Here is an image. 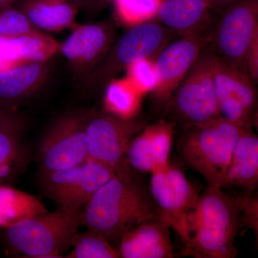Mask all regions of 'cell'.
Wrapping results in <instances>:
<instances>
[{
    "instance_id": "cell-1",
    "label": "cell",
    "mask_w": 258,
    "mask_h": 258,
    "mask_svg": "<svg viewBox=\"0 0 258 258\" xmlns=\"http://www.w3.org/2000/svg\"><path fill=\"white\" fill-rule=\"evenodd\" d=\"M161 216L149 186L130 171L116 174L83 208L82 225L119 243L125 234L146 220Z\"/></svg>"
},
{
    "instance_id": "cell-2",
    "label": "cell",
    "mask_w": 258,
    "mask_h": 258,
    "mask_svg": "<svg viewBox=\"0 0 258 258\" xmlns=\"http://www.w3.org/2000/svg\"><path fill=\"white\" fill-rule=\"evenodd\" d=\"M188 240L184 254L199 258H233L235 240L242 227L235 197L220 187L208 186L186 217Z\"/></svg>"
},
{
    "instance_id": "cell-3",
    "label": "cell",
    "mask_w": 258,
    "mask_h": 258,
    "mask_svg": "<svg viewBox=\"0 0 258 258\" xmlns=\"http://www.w3.org/2000/svg\"><path fill=\"white\" fill-rule=\"evenodd\" d=\"M83 208H59L3 229L10 252L35 258L59 257L71 247L82 225Z\"/></svg>"
},
{
    "instance_id": "cell-4",
    "label": "cell",
    "mask_w": 258,
    "mask_h": 258,
    "mask_svg": "<svg viewBox=\"0 0 258 258\" xmlns=\"http://www.w3.org/2000/svg\"><path fill=\"white\" fill-rule=\"evenodd\" d=\"M244 128L222 118L189 127L177 144L181 160L208 186L222 188L232 151Z\"/></svg>"
},
{
    "instance_id": "cell-5",
    "label": "cell",
    "mask_w": 258,
    "mask_h": 258,
    "mask_svg": "<svg viewBox=\"0 0 258 258\" xmlns=\"http://www.w3.org/2000/svg\"><path fill=\"white\" fill-rule=\"evenodd\" d=\"M176 35L154 21L139 24L114 41L93 71L85 77V88L93 91L106 86L127 66L139 59L154 58Z\"/></svg>"
},
{
    "instance_id": "cell-6",
    "label": "cell",
    "mask_w": 258,
    "mask_h": 258,
    "mask_svg": "<svg viewBox=\"0 0 258 258\" xmlns=\"http://www.w3.org/2000/svg\"><path fill=\"white\" fill-rule=\"evenodd\" d=\"M212 52L206 47L174 91L165 112L184 128L220 118L212 71Z\"/></svg>"
},
{
    "instance_id": "cell-7",
    "label": "cell",
    "mask_w": 258,
    "mask_h": 258,
    "mask_svg": "<svg viewBox=\"0 0 258 258\" xmlns=\"http://www.w3.org/2000/svg\"><path fill=\"white\" fill-rule=\"evenodd\" d=\"M257 34L258 0H235L212 26L209 46L217 57L246 74V55Z\"/></svg>"
},
{
    "instance_id": "cell-8",
    "label": "cell",
    "mask_w": 258,
    "mask_h": 258,
    "mask_svg": "<svg viewBox=\"0 0 258 258\" xmlns=\"http://www.w3.org/2000/svg\"><path fill=\"white\" fill-rule=\"evenodd\" d=\"M145 125L137 118L123 120L106 111L89 112L86 126L88 159L109 166L117 174L126 172L129 145Z\"/></svg>"
},
{
    "instance_id": "cell-9",
    "label": "cell",
    "mask_w": 258,
    "mask_h": 258,
    "mask_svg": "<svg viewBox=\"0 0 258 258\" xmlns=\"http://www.w3.org/2000/svg\"><path fill=\"white\" fill-rule=\"evenodd\" d=\"M116 174L109 166L87 159L67 169L41 171L39 181L44 195L59 208H83L94 194Z\"/></svg>"
},
{
    "instance_id": "cell-10",
    "label": "cell",
    "mask_w": 258,
    "mask_h": 258,
    "mask_svg": "<svg viewBox=\"0 0 258 258\" xmlns=\"http://www.w3.org/2000/svg\"><path fill=\"white\" fill-rule=\"evenodd\" d=\"M212 71L220 118L242 128H252L257 119L255 83L243 71L222 60L213 52Z\"/></svg>"
},
{
    "instance_id": "cell-11",
    "label": "cell",
    "mask_w": 258,
    "mask_h": 258,
    "mask_svg": "<svg viewBox=\"0 0 258 258\" xmlns=\"http://www.w3.org/2000/svg\"><path fill=\"white\" fill-rule=\"evenodd\" d=\"M211 28L170 42L153 58L158 76L157 88L151 95L157 108L165 111L174 91L210 45Z\"/></svg>"
},
{
    "instance_id": "cell-12",
    "label": "cell",
    "mask_w": 258,
    "mask_h": 258,
    "mask_svg": "<svg viewBox=\"0 0 258 258\" xmlns=\"http://www.w3.org/2000/svg\"><path fill=\"white\" fill-rule=\"evenodd\" d=\"M89 112H74L51 125L39 146L42 171L67 169L88 159L86 126Z\"/></svg>"
},
{
    "instance_id": "cell-13",
    "label": "cell",
    "mask_w": 258,
    "mask_h": 258,
    "mask_svg": "<svg viewBox=\"0 0 258 258\" xmlns=\"http://www.w3.org/2000/svg\"><path fill=\"white\" fill-rule=\"evenodd\" d=\"M149 191L161 217L179 235L188 240L186 217L199 195L184 171L169 162L151 173Z\"/></svg>"
},
{
    "instance_id": "cell-14",
    "label": "cell",
    "mask_w": 258,
    "mask_h": 258,
    "mask_svg": "<svg viewBox=\"0 0 258 258\" xmlns=\"http://www.w3.org/2000/svg\"><path fill=\"white\" fill-rule=\"evenodd\" d=\"M115 38L111 24L79 25L60 44V52L76 74L86 77L106 55Z\"/></svg>"
},
{
    "instance_id": "cell-15",
    "label": "cell",
    "mask_w": 258,
    "mask_h": 258,
    "mask_svg": "<svg viewBox=\"0 0 258 258\" xmlns=\"http://www.w3.org/2000/svg\"><path fill=\"white\" fill-rule=\"evenodd\" d=\"M174 134V124L165 120L146 125L129 145L128 166L138 172L151 174L169 164Z\"/></svg>"
},
{
    "instance_id": "cell-16",
    "label": "cell",
    "mask_w": 258,
    "mask_h": 258,
    "mask_svg": "<svg viewBox=\"0 0 258 258\" xmlns=\"http://www.w3.org/2000/svg\"><path fill=\"white\" fill-rule=\"evenodd\" d=\"M170 229L161 216L142 222L122 237L117 248L120 257H174Z\"/></svg>"
},
{
    "instance_id": "cell-17",
    "label": "cell",
    "mask_w": 258,
    "mask_h": 258,
    "mask_svg": "<svg viewBox=\"0 0 258 258\" xmlns=\"http://www.w3.org/2000/svg\"><path fill=\"white\" fill-rule=\"evenodd\" d=\"M60 44L38 30L17 37H0V71L30 62H47Z\"/></svg>"
},
{
    "instance_id": "cell-18",
    "label": "cell",
    "mask_w": 258,
    "mask_h": 258,
    "mask_svg": "<svg viewBox=\"0 0 258 258\" xmlns=\"http://www.w3.org/2000/svg\"><path fill=\"white\" fill-rule=\"evenodd\" d=\"M211 10L206 0H161L153 21L186 36L211 28Z\"/></svg>"
},
{
    "instance_id": "cell-19",
    "label": "cell",
    "mask_w": 258,
    "mask_h": 258,
    "mask_svg": "<svg viewBox=\"0 0 258 258\" xmlns=\"http://www.w3.org/2000/svg\"><path fill=\"white\" fill-rule=\"evenodd\" d=\"M258 183V137L244 128L232 151L222 189L237 188L254 192Z\"/></svg>"
},
{
    "instance_id": "cell-20",
    "label": "cell",
    "mask_w": 258,
    "mask_h": 258,
    "mask_svg": "<svg viewBox=\"0 0 258 258\" xmlns=\"http://www.w3.org/2000/svg\"><path fill=\"white\" fill-rule=\"evenodd\" d=\"M48 73L47 62H30L0 71V107L9 109L10 104L36 91Z\"/></svg>"
},
{
    "instance_id": "cell-21",
    "label": "cell",
    "mask_w": 258,
    "mask_h": 258,
    "mask_svg": "<svg viewBox=\"0 0 258 258\" xmlns=\"http://www.w3.org/2000/svg\"><path fill=\"white\" fill-rule=\"evenodd\" d=\"M20 10L35 28L49 32L72 27L78 12L76 4L66 0H25Z\"/></svg>"
},
{
    "instance_id": "cell-22",
    "label": "cell",
    "mask_w": 258,
    "mask_h": 258,
    "mask_svg": "<svg viewBox=\"0 0 258 258\" xmlns=\"http://www.w3.org/2000/svg\"><path fill=\"white\" fill-rule=\"evenodd\" d=\"M47 211L36 197L10 185L0 184V228H7Z\"/></svg>"
},
{
    "instance_id": "cell-23",
    "label": "cell",
    "mask_w": 258,
    "mask_h": 258,
    "mask_svg": "<svg viewBox=\"0 0 258 258\" xmlns=\"http://www.w3.org/2000/svg\"><path fill=\"white\" fill-rule=\"evenodd\" d=\"M143 96L126 77L115 78L106 86L104 111L120 119H134L140 112Z\"/></svg>"
},
{
    "instance_id": "cell-24",
    "label": "cell",
    "mask_w": 258,
    "mask_h": 258,
    "mask_svg": "<svg viewBox=\"0 0 258 258\" xmlns=\"http://www.w3.org/2000/svg\"><path fill=\"white\" fill-rule=\"evenodd\" d=\"M20 135L19 132H0V184H12L28 164V152Z\"/></svg>"
},
{
    "instance_id": "cell-25",
    "label": "cell",
    "mask_w": 258,
    "mask_h": 258,
    "mask_svg": "<svg viewBox=\"0 0 258 258\" xmlns=\"http://www.w3.org/2000/svg\"><path fill=\"white\" fill-rule=\"evenodd\" d=\"M69 258H119L118 249L96 231L78 232L73 239Z\"/></svg>"
},
{
    "instance_id": "cell-26",
    "label": "cell",
    "mask_w": 258,
    "mask_h": 258,
    "mask_svg": "<svg viewBox=\"0 0 258 258\" xmlns=\"http://www.w3.org/2000/svg\"><path fill=\"white\" fill-rule=\"evenodd\" d=\"M120 23L131 28L153 21L157 14L161 0H111Z\"/></svg>"
},
{
    "instance_id": "cell-27",
    "label": "cell",
    "mask_w": 258,
    "mask_h": 258,
    "mask_svg": "<svg viewBox=\"0 0 258 258\" xmlns=\"http://www.w3.org/2000/svg\"><path fill=\"white\" fill-rule=\"evenodd\" d=\"M125 77L143 96L157 88L158 76L153 58L139 59L127 66Z\"/></svg>"
},
{
    "instance_id": "cell-28",
    "label": "cell",
    "mask_w": 258,
    "mask_h": 258,
    "mask_svg": "<svg viewBox=\"0 0 258 258\" xmlns=\"http://www.w3.org/2000/svg\"><path fill=\"white\" fill-rule=\"evenodd\" d=\"M37 30L20 10L10 8L0 11V37H17Z\"/></svg>"
},
{
    "instance_id": "cell-29",
    "label": "cell",
    "mask_w": 258,
    "mask_h": 258,
    "mask_svg": "<svg viewBox=\"0 0 258 258\" xmlns=\"http://www.w3.org/2000/svg\"><path fill=\"white\" fill-rule=\"evenodd\" d=\"M240 210L241 223L252 229L257 237L258 199L257 193L244 192L235 198Z\"/></svg>"
},
{
    "instance_id": "cell-30",
    "label": "cell",
    "mask_w": 258,
    "mask_h": 258,
    "mask_svg": "<svg viewBox=\"0 0 258 258\" xmlns=\"http://www.w3.org/2000/svg\"><path fill=\"white\" fill-rule=\"evenodd\" d=\"M25 128L23 118L18 113L0 107V132H13L21 133Z\"/></svg>"
},
{
    "instance_id": "cell-31",
    "label": "cell",
    "mask_w": 258,
    "mask_h": 258,
    "mask_svg": "<svg viewBox=\"0 0 258 258\" xmlns=\"http://www.w3.org/2000/svg\"><path fill=\"white\" fill-rule=\"evenodd\" d=\"M245 71L254 83L258 82V34L254 37L247 52Z\"/></svg>"
},
{
    "instance_id": "cell-32",
    "label": "cell",
    "mask_w": 258,
    "mask_h": 258,
    "mask_svg": "<svg viewBox=\"0 0 258 258\" xmlns=\"http://www.w3.org/2000/svg\"><path fill=\"white\" fill-rule=\"evenodd\" d=\"M212 10H222L235 0H206Z\"/></svg>"
},
{
    "instance_id": "cell-33",
    "label": "cell",
    "mask_w": 258,
    "mask_h": 258,
    "mask_svg": "<svg viewBox=\"0 0 258 258\" xmlns=\"http://www.w3.org/2000/svg\"><path fill=\"white\" fill-rule=\"evenodd\" d=\"M17 0H0V9L10 8Z\"/></svg>"
},
{
    "instance_id": "cell-34",
    "label": "cell",
    "mask_w": 258,
    "mask_h": 258,
    "mask_svg": "<svg viewBox=\"0 0 258 258\" xmlns=\"http://www.w3.org/2000/svg\"><path fill=\"white\" fill-rule=\"evenodd\" d=\"M66 1L71 2V3H76V2H81V1H85V0H66ZM76 4V3H75Z\"/></svg>"
}]
</instances>
